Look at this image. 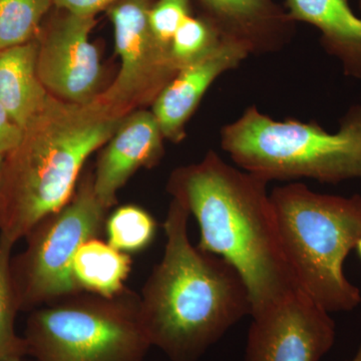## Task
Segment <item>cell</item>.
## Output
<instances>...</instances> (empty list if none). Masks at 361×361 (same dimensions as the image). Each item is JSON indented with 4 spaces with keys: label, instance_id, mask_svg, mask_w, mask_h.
Instances as JSON below:
<instances>
[{
    "label": "cell",
    "instance_id": "6da1fadb",
    "mask_svg": "<svg viewBox=\"0 0 361 361\" xmlns=\"http://www.w3.org/2000/svg\"><path fill=\"white\" fill-rule=\"evenodd\" d=\"M267 186L213 151L200 163L177 169L168 183L173 198L198 223L197 247L225 259L243 279L251 316L299 289L282 250Z\"/></svg>",
    "mask_w": 361,
    "mask_h": 361
},
{
    "label": "cell",
    "instance_id": "7a4b0ae2",
    "mask_svg": "<svg viewBox=\"0 0 361 361\" xmlns=\"http://www.w3.org/2000/svg\"><path fill=\"white\" fill-rule=\"evenodd\" d=\"M189 217L186 207L173 199L163 224V257L140 295L149 342L172 361L198 360L252 312L237 270L225 259L192 245Z\"/></svg>",
    "mask_w": 361,
    "mask_h": 361
},
{
    "label": "cell",
    "instance_id": "3957f363",
    "mask_svg": "<svg viewBox=\"0 0 361 361\" xmlns=\"http://www.w3.org/2000/svg\"><path fill=\"white\" fill-rule=\"evenodd\" d=\"M129 115L97 96L85 104L49 94L0 169V237L16 244L70 202L85 161Z\"/></svg>",
    "mask_w": 361,
    "mask_h": 361
},
{
    "label": "cell",
    "instance_id": "277c9868",
    "mask_svg": "<svg viewBox=\"0 0 361 361\" xmlns=\"http://www.w3.org/2000/svg\"><path fill=\"white\" fill-rule=\"evenodd\" d=\"M278 235L297 286L327 312L350 311L360 288L344 274V261L361 238V196L316 193L304 184L270 193Z\"/></svg>",
    "mask_w": 361,
    "mask_h": 361
},
{
    "label": "cell",
    "instance_id": "5b68a950",
    "mask_svg": "<svg viewBox=\"0 0 361 361\" xmlns=\"http://www.w3.org/2000/svg\"><path fill=\"white\" fill-rule=\"evenodd\" d=\"M221 148L237 167L268 183L361 179V104L349 108L334 134L315 121H276L251 106L222 128Z\"/></svg>",
    "mask_w": 361,
    "mask_h": 361
},
{
    "label": "cell",
    "instance_id": "8992f818",
    "mask_svg": "<svg viewBox=\"0 0 361 361\" xmlns=\"http://www.w3.org/2000/svg\"><path fill=\"white\" fill-rule=\"evenodd\" d=\"M33 311L26 322L27 355L35 361H144L152 344L140 295L78 293Z\"/></svg>",
    "mask_w": 361,
    "mask_h": 361
},
{
    "label": "cell",
    "instance_id": "52a82bcc",
    "mask_svg": "<svg viewBox=\"0 0 361 361\" xmlns=\"http://www.w3.org/2000/svg\"><path fill=\"white\" fill-rule=\"evenodd\" d=\"M108 210L97 198L94 176L89 175L66 205L26 235L25 250L11 260L20 310L82 293L73 278V259L82 244L103 231Z\"/></svg>",
    "mask_w": 361,
    "mask_h": 361
},
{
    "label": "cell",
    "instance_id": "ba28073f",
    "mask_svg": "<svg viewBox=\"0 0 361 361\" xmlns=\"http://www.w3.org/2000/svg\"><path fill=\"white\" fill-rule=\"evenodd\" d=\"M154 1L120 0L106 11L121 68L113 84L99 96L127 114L153 104L179 71L170 49L156 39L149 26V11Z\"/></svg>",
    "mask_w": 361,
    "mask_h": 361
},
{
    "label": "cell",
    "instance_id": "9c48e42d",
    "mask_svg": "<svg viewBox=\"0 0 361 361\" xmlns=\"http://www.w3.org/2000/svg\"><path fill=\"white\" fill-rule=\"evenodd\" d=\"M251 317L244 361H320L336 341L330 313L300 289Z\"/></svg>",
    "mask_w": 361,
    "mask_h": 361
},
{
    "label": "cell",
    "instance_id": "30bf717a",
    "mask_svg": "<svg viewBox=\"0 0 361 361\" xmlns=\"http://www.w3.org/2000/svg\"><path fill=\"white\" fill-rule=\"evenodd\" d=\"M96 23L94 16L63 11L37 39V75L51 96L85 104L101 94L103 68L97 47L90 42Z\"/></svg>",
    "mask_w": 361,
    "mask_h": 361
},
{
    "label": "cell",
    "instance_id": "8fae6325",
    "mask_svg": "<svg viewBox=\"0 0 361 361\" xmlns=\"http://www.w3.org/2000/svg\"><path fill=\"white\" fill-rule=\"evenodd\" d=\"M163 133L153 111H132L106 142L97 161L94 191L106 209L116 204V193L141 168H152L164 155Z\"/></svg>",
    "mask_w": 361,
    "mask_h": 361
},
{
    "label": "cell",
    "instance_id": "7c38bea8",
    "mask_svg": "<svg viewBox=\"0 0 361 361\" xmlns=\"http://www.w3.org/2000/svg\"><path fill=\"white\" fill-rule=\"evenodd\" d=\"M248 56L241 44L222 39L205 58L178 71L157 97L153 111L165 139L180 142L186 137V126L207 90L223 73L238 68Z\"/></svg>",
    "mask_w": 361,
    "mask_h": 361
},
{
    "label": "cell",
    "instance_id": "4fadbf2b",
    "mask_svg": "<svg viewBox=\"0 0 361 361\" xmlns=\"http://www.w3.org/2000/svg\"><path fill=\"white\" fill-rule=\"evenodd\" d=\"M221 39L245 47L250 56L283 49L296 32V23L275 0H196Z\"/></svg>",
    "mask_w": 361,
    "mask_h": 361
},
{
    "label": "cell",
    "instance_id": "5bb4252c",
    "mask_svg": "<svg viewBox=\"0 0 361 361\" xmlns=\"http://www.w3.org/2000/svg\"><path fill=\"white\" fill-rule=\"evenodd\" d=\"M285 9L296 23L314 26L323 49L344 75L361 82V18L349 0H285Z\"/></svg>",
    "mask_w": 361,
    "mask_h": 361
},
{
    "label": "cell",
    "instance_id": "9a60e30c",
    "mask_svg": "<svg viewBox=\"0 0 361 361\" xmlns=\"http://www.w3.org/2000/svg\"><path fill=\"white\" fill-rule=\"evenodd\" d=\"M37 39L0 49V104L23 129L39 113L49 94L37 71Z\"/></svg>",
    "mask_w": 361,
    "mask_h": 361
},
{
    "label": "cell",
    "instance_id": "2e32d148",
    "mask_svg": "<svg viewBox=\"0 0 361 361\" xmlns=\"http://www.w3.org/2000/svg\"><path fill=\"white\" fill-rule=\"evenodd\" d=\"M132 264L129 254L94 238L78 249L73 259V274L82 292L113 298L125 290Z\"/></svg>",
    "mask_w": 361,
    "mask_h": 361
},
{
    "label": "cell",
    "instance_id": "e0dca14e",
    "mask_svg": "<svg viewBox=\"0 0 361 361\" xmlns=\"http://www.w3.org/2000/svg\"><path fill=\"white\" fill-rule=\"evenodd\" d=\"M14 244L0 237V361L27 355L25 339L16 331L18 296L11 273V251Z\"/></svg>",
    "mask_w": 361,
    "mask_h": 361
},
{
    "label": "cell",
    "instance_id": "ac0fdd59",
    "mask_svg": "<svg viewBox=\"0 0 361 361\" xmlns=\"http://www.w3.org/2000/svg\"><path fill=\"white\" fill-rule=\"evenodd\" d=\"M157 229L155 218L137 205L118 207L104 224L108 243L129 255L148 248L155 239Z\"/></svg>",
    "mask_w": 361,
    "mask_h": 361
},
{
    "label": "cell",
    "instance_id": "d6986e66",
    "mask_svg": "<svg viewBox=\"0 0 361 361\" xmlns=\"http://www.w3.org/2000/svg\"><path fill=\"white\" fill-rule=\"evenodd\" d=\"M54 0H0V49L37 39Z\"/></svg>",
    "mask_w": 361,
    "mask_h": 361
},
{
    "label": "cell",
    "instance_id": "ffe728a7",
    "mask_svg": "<svg viewBox=\"0 0 361 361\" xmlns=\"http://www.w3.org/2000/svg\"><path fill=\"white\" fill-rule=\"evenodd\" d=\"M219 32L202 16H191L182 23L170 42V54L178 70L205 58L219 45Z\"/></svg>",
    "mask_w": 361,
    "mask_h": 361
},
{
    "label": "cell",
    "instance_id": "44dd1931",
    "mask_svg": "<svg viewBox=\"0 0 361 361\" xmlns=\"http://www.w3.org/2000/svg\"><path fill=\"white\" fill-rule=\"evenodd\" d=\"M191 16V0H155L149 11V23L156 39L170 49L175 32Z\"/></svg>",
    "mask_w": 361,
    "mask_h": 361
},
{
    "label": "cell",
    "instance_id": "7402d4cb",
    "mask_svg": "<svg viewBox=\"0 0 361 361\" xmlns=\"http://www.w3.org/2000/svg\"><path fill=\"white\" fill-rule=\"evenodd\" d=\"M23 129L0 104V157L13 151L20 144Z\"/></svg>",
    "mask_w": 361,
    "mask_h": 361
},
{
    "label": "cell",
    "instance_id": "603a6c76",
    "mask_svg": "<svg viewBox=\"0 0 361 361\" xmlns=\"http://www.w3.org/2000/svg\"><path fill=\"white\" fill-rule=\"evenodd\" d=\"M120 0H54V6L61 11L77 16H94L103 11H108Z\"/></svg>",
    "mask_w": 361,
    "mask_h": 361
},
{
    "label": "cell",
    "instance_id": "cb8c5ba5",
    "mask_svg": "<svg viewBox=\"0 0 361 361\" xmlns=\"http://www.w3.org/2000/svg\"><path fill=\"white\" fill-rule=\"evenodd\" d=\"M348 361H361V344L360 348H358L357 353H356L355 357H353V360Z\"/></svg>",
    "mask_w": 361,
    "mask_h": 361
},
{
    "label": "cell",
    "instance_id": "d4e9b609",
    "mask_svg": "<svg viewBox=\"0 0 361 361\" xmlns=\"http://www.w3.org/2000/svg\"><path fill=\"white\" fill-rule=\"evenodd\" d=\"M356 252H357L358 256H360L361 260V238L360 241H358L357 245L355 247Z\"/></svg>",
    "mask_w": 361,
    "mask_h": 361
},
{
    "label": "cell",
    "instance_id": "484cf974",
    "mask_svg": "<svg viewBox=\"0 0 361 361\" xmlns=\"http://www.w3.org/2000/svg\"><path fill=\"white\" fill-rule=\"evenodd\" d=\"M7 361H21V358H13V360H9Z\"/></svg>",
    "mask_w": 361,
    "mask_h": 361
},
{
    "label": "cell",
    "instance_id": "4316f807",
    "mask_svg": "<svg viewBox=\"0 0 361 361\" xmlns=\"http://www.w3.org/2000/svg\"><path fill=\"white\" fill-rule=\"evenodd\" d=\"M4 157H0V169H1L2 161H4Z\"/></svg>",
    "mask_w": 361,
    "mask_h": 361
},
{
    "label": "cell",
    "instance_id": "83f0119b",
    "mask_svg": "<svg viewBox=\"0 0 361 361\" xmlns=\"http://www.w3.org/2000/svg\"><path fill=\"white\" fill-rule=\"evenodd\" d=\"M358 7H360V11H361V0H357Z\"/></svg>",
    "mask_w": 361,
    "mask_h": 361
}]
</instances>
